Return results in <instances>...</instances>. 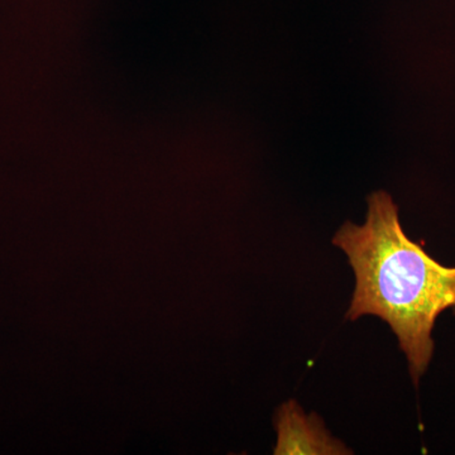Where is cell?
Here are the masks:
<instances>
[{
    "label": "cell",
    "mask_w": 455,
    "mask_h": 455,
    "mask_svg": "<svg viewBox=\"0 0 455 455\" xmlns=\"http://www.w3.org/2000/svg\"><path fill=\"white\" fill-rule=\"evenodd\" d=\"M276 455H347L353 451L333 438L316 414L307 415L295 400L287 401L275 416Z\"/></svg>",
    "instance_id": "7a4b0ae2"
},
{
    "label": "cell",
    "mask_w": 455,
    "mask_h": 455,
    "mask_svg": "<svg viewBox=\"0 0 455 455\" xmlns=\"http://www.w3.org/2000/svg\"><path fill=\"white\" fill-rule=\"evenodd\" d=\"M333 244L355 276L347 319L374 315L387 323L418 386L433 358L436 319L447 310L455 314V267L440 265L406 235L385 191L371 194L364 224H344Z\"/></svg>",
    "instance_id": "6da1fadb"
}]
</instances>
